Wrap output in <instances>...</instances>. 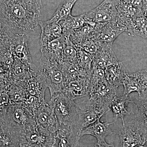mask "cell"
Masks as SVG:
<instances>
[{"mask_svg": "<svg viewBox=\"0 0 147 147\" xmlns=\"http://www.w3.org/2000/svg\"><path fill=\"white\" fill-rule=\"evenodd\" d=\"M41 0H0V22L8 32L26 34L39 25Z\"/></svg>", "mask_w": 147, "mask_h": 147, "instance_id": "cell-1", "label": "cell"}, {"mask_svg": "<svg viewBox=\"0 0 147 147\" xmlns=\"http://www.w3.org/2000/svg\"><path fill=\"white\" fill-rule=\"evenodd\" d=\"M49 102L53 107L60 127L77 129L78 112L74 100L61 92L50 97Z\"/></svg>", "mask_w": 147, "mask_h": 147, "instance_id": "cell-2", "label": "cell"}, {"mask_svg": "<svg viewBox=\"0 0 147 147\" xmlns=\"http://www.w3.org/2000/svg\"><path fill=\"white\" fill-rule=\"evenodd\" d=\"M38 69L45 79L50 97L62 91L65 78L59 62L41 55Z\"/></svg>", "mask_w": 147, "mask_h": 147, "instance_id": "cell-3", "label": "cell"}, {"mask_svg": "<svg viewBox=\"0 0 147 147\" xmlns=\"http://www.w3.org/2000/svg\"><path fill=\"white\" fill-rule=\"evenodd\" d=\"M131 107L126 123L139 131L147 142V89L137 96H130Z\"/></svg>", "mask_w": 147, "mask_h": 147, "instance_id": "cell-4", "label": "cell"}, {"mask_svg": "<svg viewBox=\"0 0 147 147\" xmlns=\"http://www.w3.org/2000/svg\"><path fill=\"white\" fill-rule=\"evenodd\" d=\"M78 119L76 128L79 131L100 119L110 111L99 102L92 100L89 97L76 103Z\"/></svg>", "mask_w": 147, "mask_h": 147, "instance_id": "cell-5", "label": "cell"}, {"mask_svg": "<svg viewBox=\"0 0 147 147\" xmlns=\"http://www.w3.org/2000/svg\"><path fill=\"white\" fill-rule=\"evenodd\" d=\"M118 0H104L99 5L84 13L86 24L94 27L96 24L115 21L119 18Z\"/></svg>", "mask_w": 147, "mask_h": 147, "instance_id": "cell-6", "label": "cell"}, {"mask_svg": "<svg viewBox=\"0 0 147 147\" xmlns=\"http://www.w3.org/2000/svg\"><path fill=\"white\" fill-rule=\"evenodd\" d=\"M117 87L109 84L105 78L92 77L89 87V98L110 109L111 102L117 97Z\"/></svg>", "mask_w": 147, "mask_h": 147, "instance_id": "cell-7", "label": "cell"}, {"mask_svg": "<svg viewBox=\"0 0 147 147\" xmlns=\"http://www.w3.org/2000/svg\"><path fill=\"white\" fill-rule=\"evenodd\" d=\"M55 135L36 123L24 129L22 133V144L31 147H53Z\"/></svg>", "mask_w": 147, "mask_h": 147, "instance_id": "cell-8", "label": "cell"}, {"mask_svg": "<svg viewBox=\"0 0 147 147\" xmlns=\"http://www.w3.org/2000/svg\"><path fill=\"white\" fill-rule=\"evenodd\" d=\"M4 119L5 123L11 127L21 131L36 123L33 114L23 105L18 104L11 105Z\"/></svg>", "mask_w": 147, "mask_h": 147, "instance_id": "cell-9", "label": "cell"}, {"mask_svg": "<svg viewBox=\"0 0 147 147\" xmlns=\"http://www.w3.org/2000/svg\"><path fill=\"white\" fill-rule=\"evenodd\" d=\"M127 28L119 18L115 21L105 24H96L94 37L100 42L113 44L117 38Z\"/></svg>", "mask_w": 147, "mask_h": 147, "instance_id": "cell-10", "label": "cell"}, {"mask_svg": "<svg viewBox=\"0 0 147 147\" xmlns=\"http://www.w3.org/2000/svg\"><path fill=\"white\" fill-rule=\"evenodd\" d=\"M91 76L92 74L65 81L62 92L74 100L88 96Z\"/></svg>", "mask_w": 147, "mask_h": 147, "instance_id": "cell-11", "label": "cell"}, {"mask_svg": "<svg viewBox=\"0 0 147 147\" xmlns=\"http://www.w3.org/2000/svg\"><path fill=\"white\" fill-rule=\"evenodd\" d=\"M38 125L52 134H56L59 124L53 107L46 100L41 103L34 115Z\"/></svg>", "mask_w": 147, "mask_h": 147, "instance_id": "cell-12", "label": "cell"}, {"mask_svg": "<svg viewBox=\"0 0 147 147\" xmlns=\"http://www.w3.org/2000/svg\"><path fill=\"white\" fill-rule=\"evenodd\" d=\"M113 44L101 42L97 53L94 56L92 69H104L119 61L112 49Z\"/></svg>", "mask_w": 147, "mask_h": 147, "instance_id": "cell-13", "label": "cell"}, {"mask_svg": "<svg viewBox=\"0 0 147 147\" xmlns=\"http://www.w3.org/2000/svg\"><path fill=\"white\" fill-rule=\"evenodd\" d=\"M79 134L75 129L60 127L55 134L53 147H79Z\"/></svg>", "mask_w": 147, "mask_h": 147, "instance_id": "cell-14", "label": "cell"}, {"mask_svg": "<svg viewBox=\"0 0 147 147\" xmlns=\"http://www.w3.org/2000/svg\"><path fill=\"white\" fill-rule=\"evenodd\" d=\"M16 84L21 86L29 94L41 100H45V93L47 88V85L45 79L39 71L36 76L24 82Z\"/></svg>", "mask_w": 147, "mask_h": 147, "instance_id": "cell-15", "label": "cell"}, {"mask_svg": "<svg viewBox=\"0 0 147 147\" xmlns=\"http://www.w3.org/2000/svg\"><path fill=\"white\" fill-rule=\"evenodd\" d=\"M22 144V131L12 128L5 121L0 123V147H18Z\"/></svg>", "mask_w": 147, "mask_h": 147, "instance_id": "cell-16", "label": "cell"}, {"mask_svg": "<svg viewBox=\"0 0 147 147\" xmlns=\"http://www.w3.org/2000/svg\"><path fill=\"white\" fill-rule=\"evenodd\" d=\"M100 119H98L94 123L80 131V137L85 135H90L96 137L97 142H100L105 140V138L108 135L118 134L112 131L110 127V125L115 123V122L110 123H103L100 121Z\"/></svg>", "mask_w": 147, "mask_h": 147, "instance_id": "cell-17", "label": "cell"}, {"mask_svg": "<svg viewBox=\"0 0 147 147\" xmlns=\"http://www.w3.org/2000/svg\"><path fill=\"white\" fill-rule=\"evenodd\" d=\"M39 25L41 31L40 40V47H44L48 42L63 34L62 28L59 23H51L48 20L45 22L40 21Z\"/></svg>", "mask_w": 147, "mask_h": 147, "instance_id": "cell-18", "label": "cell"}, {"mask_svg": "<svg viewBox=\"0 0 147 147\" xmlns=\"http://www.w3.org/2000/svg\"><path fill=\"white\" fill-rule=\"evenodd\" d=\"M125 124L118 133L120 139L119 147H135L146 141L139 131L129 125Z\"/></svg>", "mask_w": 147, "mask_h": 147, "instance_id": "cell-19", "label": "cell"}, {"mask_svg": "<svg viewBox=\"0 0 147 147\" xmlns=\"http://www.w3.org/2000/svg\"><path fill=\"white\" fill-rule=\"evenodd\" d=\"M68 38L63 34L60 37L48 42L44 47H40L41 55L60 61L66 40Z\"/></svg>", "mask_w": 147, "mask_h": 147, "instance_id": "cell-20", "label": "cell"}, {"mask_svg": "<svg viewBox=\"0 0 147 147\" xmlns=\"http://www.w3.org/2000/svg\"><path fill=\"white\" fill-rule=\"evenodd\" d=\"M129 95L124 94L121 97H117L111 102L110 105V110L113 113L114 122L117 121L119 118L122 121L123 126H125L124 118L129 115L130 112L127 110L128 104L131 103Z\"/></svg>", "mask_w": 147, "mask_h": 147, "instance_id": "cell-21", "label": "cell"}, {"mask_svg": "<svg viewBox=\"0 0 147 147\" xmlns=\"http://www.w3.org/2000/svg\"><path fill=\"white\" fill-rule=\"evenodd\" d=\"M105 79L109 84L117 87L122 85L125 76L127 74L125 67L119 61L104 69Z\"/></svg>", "mask_w": 147, "mask_h": 147, "instance_id": "cell-22", "label": "cell"}, {"mask_svg": "<svg viewBox=\"0 0 147 147\" xmlns=\"http://www.w3.org/2000/svg\"><path fill=\"white\" fill-rule=\"evenodd\" d=\"M125 26L127 32L132 35L147 38V18L144 12L127 20Z\"/></svg>", "mask_w": 147, "mask_h": 147, "instance_id": "cell-23", "label": "cell"}, {"mask_svg": "<svg viewBox=\"0 0 147 147\" xmlns=\"http://www.w3.org/2000/svg\"><path fill=\"white\" fill-rule=\"evenodd\" d=\"M63 30V34L69 37L73 30L81 28L86 24L84 13L78 16H69L59 22Z\"/></svg>", "mask_w": 147, "mask_h": 147, "instance_id": "cell-24", "label": "cell"}, {"mask_svg": "<svg viewBox=\"0 0 147 147\" xmlns=\"http://www.w3.org/2000/svg\"><path fill=\"white\" fill-rule=\"evenodd\" d=\"M94 36V27L86 24L81 28L73 30L69 36V40L74 45H80L87 40Z\"/></svg>", "mask_w": 147, "mask_h": 147, "instance_id": "cell-25", "label": "cell"}, {"mask_svg": "<svg viewBox=\"0 0 147 147\" xmlns=\"http://www.w3.org/2000/svg\"><path fill=\"white\" fill-rule=\"evenodd\" d=\"M78 0H65L57 9L52 18L48 20L51 23H58L61 20L71 16V10Z\"/></svg>", "mask_w": 147, "mask_h": 147, "instance_id": "cell-26", "label": "cell"}, {"mask_svg": "<svg viewBox=\"0 0 147 147\" xmlns=\"http://www.w3.org/2000/svg\"><path fill=\"white\" fill-rule=\"evenodd\" d=\"M122 85L124 87V94L129 95L136 92L139 95L146 90L132 74L130 75L127 74L124 78Z\"/></svg>", "mask_w": 147, "mask_h": 147, "instance_id": "cell-27", "label": "cell"}, {"mask_svg": "<svg viewBox=\"0 0 147 147\" xmlns=\"http://www.w3.org/2000/svg\"><path fill=\"white\" fill-rule=\"evenodd\" d=\"M74 46L77 50L76 61L78 65L83 69L88 70H92L93 55L86 52L81 47L76 45H74Z\"/></svg>", "mask_w": 147, "mask_h": 147, "instance_id": "cell-28", "label": "cell"}, {"mask_svg": "<svg viewBox=\"0 0 147 147\" xmlns=\"http://www.w3.org/2000/svg\"><path fill=\"white\" fill-rule=\"evenodd\" d=\"M77 52L74 45L71 43L68 38L66 40L65 45L60 62L69 63H77Z\"/></svg>", "mask_w": 147, "mask_h": 147, "instance_id": "cell-29", "label": "cell"}, {"mask_svg": "<svg viewBox=\"0 0 147 147\" xmlns=\"http://www.w3.org/2000/svg\"><path fill=\"white\" fill-rule=\"evenodd\" d=\"M12 104L9 87L0 88V117L5 118L9 108Z\"/></svg>", "mask_w": 147, "mask_h": 147, "instance_id": "cell-30", "label": "cell"}, {"mask_svg": "<svg viewBox=\"0 0 147 147\" xmlns=\"http://www.w3.org/2000/svg\"><path fill=\"white\" fill-rule=\"evenodd\" d=\"M101 42L94 37L87 40L80 45H76L94 56L101 45Z\"/></svg>", "mask_w": 147, "mask_h": 147, "instance_id": "cell-31", "label": "cell"}, {"mask_svg": "<svg viewBox=\"0 0 147 147\" xmlns=\"http://www.w3.org/2000/svg\"><path fill=\"white\" fill-rule=\"evenodd\" d=\"M144 86L146 90L147 89V69L140 70L132 74Z\"/></svg>", "mask_w": 147, "mask_h": 147, "instance_id": "cell-32", "label": "cell"}, {"mask_svg": "<svg viewBox=\"0 0 147 147\" xmlns=\"http://www.w3.org/2000/svg\"><path fill=\"white\" fill-rule=\"evenodd\" d=\"M95 147H115L113 144H108L106 142L105 140L104 141L97 142L94 145Z\"/></svg>", "mask_w": 147, "mask_h": 147, "instance_id": "cell-33", "label": "cell"}, {"mask_svg": "<svg viewBox=\"0 0 147 147\" xmlns=\"http://www.w3.org/2000/svg\"><path fill=\"white\" fill-rule=\"evenodd\" d=\"M142 9L145 15H147V0H144Z\"/></svg>", "mask_w": 147, "mask_h": 147, "instance_id": "cell-34", "label": "cell"}, {"mask_svg": "<svg viewBox=\"0 0 147 147\" xmlns=\"http://www.w3.org/2000/svg\"><path fill=\"white\" fill-rule=\"evenodd\" d=\"M135 147H147V142L146 141H145L144 143L140 144Z\"/></svg>", "mask_w": 147, "mask_h": 147, "instance_id": "cell-35", "label": "cell"}, {"mask_svg": "<svg viewBox=\"0 0 147 147\" xmlns=\"http://www.w3.org/2000/svg\"><path fill=\"white\" fill-rule=\"evenodd\" d=\"M18 147H31L30 146H28V145L27 144H21L20 145V146H19Z\"/></svg>", "mask_w": 147, "mask_h": 147, "instance_id": "cell-36", "label": "cell"}, {"mask_svg": "<svg viewBox=\"0 0 147 147\" xmlns=\"http://www.w3.org/2000/svg\"><path fill=\"white\" fill-rule=\"evenodd\" d=\"M146 16H147V15H146Z\"/></svg>", "mask_w": 147, "mask_h": 147, "instance_id": "cell-37", "label": "cell"}]
</instances>
